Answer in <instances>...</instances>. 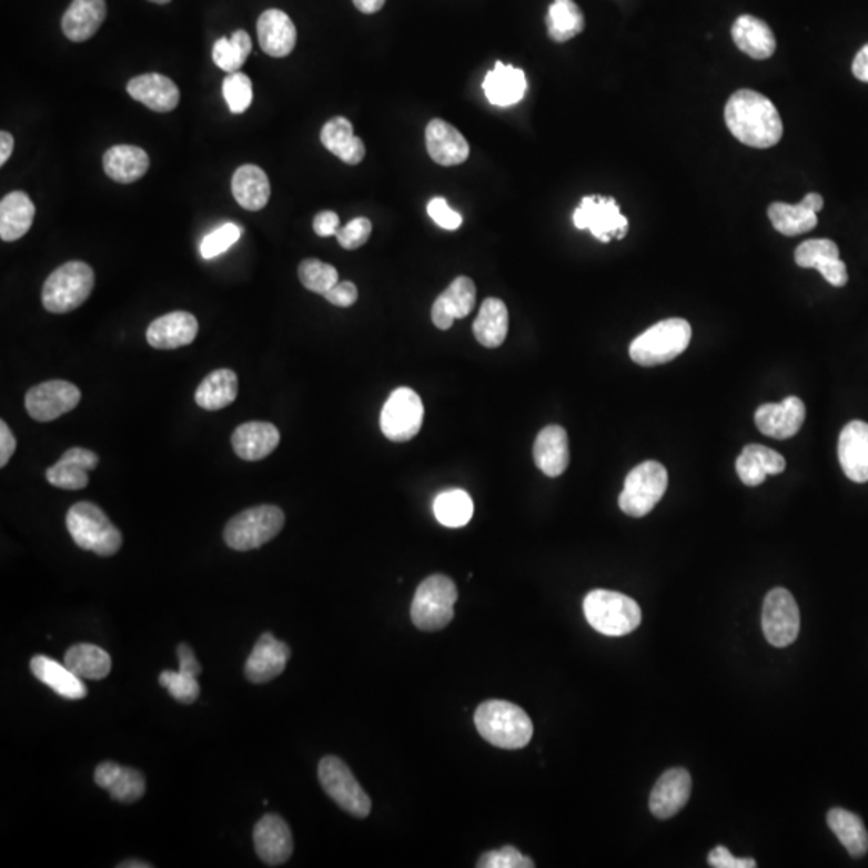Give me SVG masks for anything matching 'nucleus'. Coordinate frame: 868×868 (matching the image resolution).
Returning <instances> with one entry per match:
<instances>
[{
    "mask_svg": "<svg viewBox=\"0 0 868 868\" xmlns=\"http://www.w3.org/2000/svg\"><path fill=\"white\" fill-rule=\"evenodd\" d=\"M724 114L731 135L753 149H770L784 135L780 114L763 93L748 89L735 92Z\"/></svg>",
    "mask_w": 868,
    "mask_h": 868,
    "instance_id": "f257e3e1",
    "label": "nucleus"
},
{
    "mask_svg": "<svg viewBox=\"0 0 868 868\" xmlns=\"http://www.w3.org/2000/svg\"><path fill=\"white\" fill-rule=\"evenodd\" d=\"M475 726L487 744L502 749L525 748L534 734L533 720L525 709L502 699L481 703Z\"/></svg>",
    "mask_w": 868,
    "mask_h": 868,
    "instance_id": "f03ea898",
    "label": "nucleus"
},
{
    "mask_svg": "<svg viewBox=\"0 0 868 868\" xmlns=\"http://www.w3.org/2000/svg\"><path fill=\"white\" fill-rule=\"evenodd\" d=\"M583 606L587 623L604 636H627L642 623L640 606L620 592L592 591L584 598Z\"/></svg>",
    "mask_w": 868,
    "mask_h": 868,
    "instance_id": "7ed1b4c3",
    "label": "nucleus"
},
{
    "mask_svg": "<svg viewBox=\"0 0 868 868\" xmlns=\"http://www.w3.org/2000/svg\"><path fill=\"white\" fill-rule=\"evenodd\" d=\"M68 533L82 551L113 557L123 545V534L92 502H78L67 515Z\"/></svg>",
    "mask_w": 868,
    "mask_h": 868,
    "instance_id": "20e7f679",
    "label": "nucleus"
},
{
    "mask_svg": "<svg viewBox=\"0 0 868 868\" xmlns=\"http://www.w3.org/2000/svg\"><path fill=\"white\" fill-rule=\"evenodd\" d=\"M690 340L692 326L685 319H666L630 343V359L642 367L667 364L687 350Z\"/></svg>",
    "mask_w": 868,
    "mask_h": 868,
    "instance_id": "39448f33",
    "label": "nucleus"
},
{
    "mask_svg": "<svg viewBox=\"0 0 868 868\" xmlns=\"http://www.w3.org/2000/svg\"><path fill=\"white\" fill-rule=\"evenodd\" d=\"M457 600L458 591L454 581L444 574H433L415 591L411 606L412 623L425 633L444 629L454 619Z\"/></svg>",
    "mask_w": 868,
    "mask_h": 868,
    "instance_id": "423d86ee",
    "label": "nucleus"
},
{
    "mask_svg": "<svg viewBox=\"0 0 868 868\" xmlns=\"http://www.w3.org/2000/svg\"><path fill=\"white\" fill-rule=\"evenodd\" d=\"M95 274L89 264L70 261L49 275L42 289V304L52 314L78 310L91 296Z\"/></svg>",
    "mask_w": 868,
    "mask_h": 868,
    "instance_id": "0eeeda50",
    "label": "nucleus"
},
{
    "mask_svg": "<svg viewBox=\"0 0 868 868\" xmlns=\"http://www.w3.org/2000/svg\"><path fill=\"white\" fill-rule=\"evenodd\" d=\"M285 515L275 505H260L233 516L224 529V541L233 551L249 552L277 537Z\"/></svg>",
    "mask_w": 868,
    "mask_h": 868,
    "instance_id": "6e6552de",
    "label": "nucleus"
},
{
    "mask_svg": "<svg viewBox=\"0 0 868 868\" xmlns=\"http://www.w3.org/2000/svg\"><path fill=\"white\" fill-rule=\"evenodd\" d=\"M669 483L667 470L659 462L647 461L630 470L619 494V508L634 518L647 516L665 496Z\"/></svg>",
    "mask_w": 868,
    "mask_h": 868,
    "instance_id": "1a4fd4ad",
    "label": "nucleus"
},
{
    "mask_svg": "<svg viewBox=\"0 0 868 868\" xmlns=\"http://www.w3.org/2000/svg\"><path fill=\"white\" fill-rule=\"evenodd\" d=\"M319 780L326 795L347 814L357 819L371 816V796L362 790L344 760L336 756H325L319 764Z\"/></svg>",
    "mask_w": 868,
    "mask_h": 868,
    "instance_id": "9d476101",
    "label": "nucleus"
},
{
    "mask_svg": "<svg viewBox=\"0 0 868 868\" xmlns=\"http://www.w3.org/2000/svg\"><path fill=\"white\" fill-rule=\"evenodd\" d=\"M423 414L425 408L418 394L411 388H397L391 393L383 407L380 428L393 443H405L417 436Z\"/></svg>",
    "mask_w": 868,
    "mask_h": 868,
    "instance_id": "9b49d317",
    "label": "nucleus"
},
{
    "mask_svg": "<svg viewBox=\"0 0 868 868\" xmlns=\"http://www.w3.org/2000/svg\"><path fill=\"white\" fill-rule=\"evenodd\" d=\"M801 618L791 592L777 587L766 595L763 606V630L774 647L785 648L799 636Z\"/></svg>",
    "mask_w": 868,
    "mask_h": 868,
    "instance_id": "f8f14e48",
    "label": "nucleus"
},
{
    "mask_svg": "<svg viewBox=\"0 0 868 868\" xmlns=\"http://www.w3.org/2000/svg\"><path fill=\"white\" fill-rule=\"evenodd\" d=\"M573 222L579 231H591L604 243L613 236L623 240L629 231V221L620 214L616 200L598 195L584 196L581 206L574 211Z\"/></svg>",
    "mask_w": 868,
    "mask_h": 868,
    "instance_id": "ddd939ff",
    "label": "nucleus"
},
{
    "mask_svg": "<svg viewBox=\"0 0 868 868\" xmlns=\"http://www.w3.org/2000/svg\"><path fill=\"white\" fill-rule=\"evenodd\" d=\"M81 401V391L73 383L63 380H50L32 386L24 397L28 414L36 422H53L77 408Z\"/></svg>",
    "mask_w": 868,
    "mask_h": 868,
    "instance_id": "4468645a",
    "label": "nucleus"
},
{
    "mask_svg": "<svg viewBox=\"0 0 868 868\" xmlns=\"http://www.w3.org/2000/svg\"><path fill=\"white\" fill-rule=\"evenodd\" d=\"M258 857L269 867L289 862L293 854V837L289 824L275 814H268L253 831Z\"/></svg>",
    "mask_w": 868,
    "mask_h": 868,
    "instance_id": "2eb2a0df",
    "label": "nucleus"
},
{
    "mask_svg": "<svg viewBox=\"0 0 868 868\" xmlns=\"http://www.w3.org/2000/svg\"><path fill=\"white\" fill-rule=\"evenodd\" d=\"M806 420V405L799 397L790 396L778 404H763L755 414L759 432L774 440H788L801 430Z\"/></svg>",
    "mask_w": 868,
    "mask_h": 868,
    "instance_id": "dca6fc26",
    "label": "nucleus"
},
{
    "mask_svg": "<svg viewBox=\"0 0 868 868\" xmlns=\"http://www.w3.org/2000/svg\"><path fill=\"white\" fill-rule=\"evenodd\" d=\"M795 261L799 268L819 271L830 285L845 286L848 283V269L839 260L838 245L831 240H807L796 249Z\"/></svg>",
    "mask_w": 868,
    "mask_h": 868,
    "instance_id": "f3484780",
    "label": "nucleus"
},
{
    "mask_svg": "<svg viewBox=\"0 0 868 868\" xmlns=\"http://www.w3.org/2000/svg\"><path fill=\"white\" fill-rule=\"evenodd\" d=\"M290 656L292 650L285 642L279 640L272 634H263L246 659V679L253 684H268L277 679L285 670Z\"/></svg>",
    "mask_w": 868,
    "mask_h": 868,
    "instance_id": "a211bd4d",
    "label": "nucleus"
},
{
    "mask_svg": "<svg viewBox=\"0 0 868 868\" xmlns=\"http://www.w3.org/2000/svg\"><path fill=\"white\" fill-rule=\"evenodd\" d=\"M692 793V777L687 769L674 767L656 781L650 795V810L656 819H670L687 805Z\"/></svg>",
    "mask_w": 868,
    "mask_h": 868,
    "instance_id": "6ab92c4d",
    "label": "nucleus"
},
{
    "mask_svg": "<svg viewBox=\"0 0 868 868\" xmlns=\"http://www.w3.org/2000/svg\"><path fill=\"white\" fill-rule=\"evenodd\" d=\"M842 472L854 483H868V423L854 420L842 428L838 441Z\"/></svg>",
    "mask_w": 868,
    "mask_h": 868,
    "instance_id": "aec40b11",
    "label": "nucleus"
},
{
    "mask_svg": "<svg viewBox=\"0 0 868 868\" xmlns=\"http://www.w3.org/2000/svg\"><path fill=\"white\" fill-rule=\"evenodd\" d=\"M199 335V321L185 311L170 312L155 319L147 329V342L155 350L189 346Z\"/></svg>",
    "mask_w": 868,
    "mask_h": 868,
    "instance_id": "412c9836",
    "label": "nucleus"
},
{
    "mask_svg": "<svg viewBox=\"0 0 868 868\" xmlns=\"http://www.w3.org/2000/svg\"><path fill=\"white\" fill-rule=\"evenodd\" d=\"M822 195L807 193L799 204H770L769 219L777 232L787 236L803 235L816 229L817 213L822 211Z\"/></svg>",
    "mask_w": 868,
    "mask_h": 868,
    "instance_id": "4be33fe9",
    "label": "nucleus"
},
{
    "mask_svg": "<svg viewBox=\"0 0 868 868\" xmlns=\"http://www.w3.org/2000/svg\"><path fill=\"white\" fill-rule=\"evenodd\" d=\"M426 150L434 163L457 166L470 157V145L464 135L443 120H432L425 131Z\"/></svg>",
    "mask_w": 868,
    "mask_h": 868,
    "instance_id": "5701e85b",
    "label": "nucleus"
},
{
    "mask_svg": "<svg viewBox=\"0 0 868 868\" xmlns=\"http://www.w3.org/2000/svg\"><path fill=\"white\" fill-rule=\"evenodd\" d=\"M476 303V286L472 279L457 277L434 301L433 324L440 330H450L454 321L465 319Z\"/></svg>",
    "mask_w": 868,
    "mask_h": 868,
    "instance_id": "b1692460",
    "label": "nucleus"
},
{
    "mask_svg": "<svg viewBox=\"0 0 868 868\" xmlns=\"http://www.w3.org/2000/svg\"><path fill=\"white\" fill-rule=\"evenodd\" d=\"M128 93L157 113H170L178 109L181 92L172 79L160 73L140 74L128 82Z\"/></svg>",
    "mask_w": 868,
    "mask_h": 868,
    "instance_id": "393cba45",
    "label": "nucleus"
},
{
    "mask_svg": "<svg viewBox=\"0 0 868 868\" xmlns=\"http://www.w3.org/2000/svg\"><path fill=\"white\" fill-rule=\"evenodd\" d=\"M256 30L261 49L269 57L283 59L295 49L297 39L295 23L282 10H265L258 20Z\"/></svg>",
    "mask_w": 868,
    "mask_h": 868,
    "instance_id": "a878e982",
    "label": "nucleus"
},
{
    "mask_svg": "<svg viewBox=\"0 0 868 868\" xmlns=\"http://www.w3.org/2000/svg\"><path fill=\"white\" fill-rule=\"evenodd\" d=\"M93 780L100 788L110 793L114 801L131 805L145 795V777L132 767L120 764L102 763L93 774Z\"/></svg>",
    "mask_w": 868,
    "mask_h": 868,
    "instance_id": "bb28decb",
    "label": "nucleus"
},
{
    "mask_svg": "<svg viewBox=\"0 0 868 868\" xmlns=\"http://www.w3.org/2000/svg\"><path fill=\"white\" fill-rule=\"evenodd\" d=\"M280 433L269 422H246L232 434V446L242 461L258 462L277 450Z\"/></svg>",
    "mask_w": 868,
    "mask_h": 868,
    "instance_id": "cd10ccee",
    "label": "nucleus"
},
{
    "mask_svg": "<svg viewBox=\"0 0 868 868\" xmlns=\"http://www.w3.org/2000/svg\"><path fill=\"white\" fill-rule=\"evenodd\" d=\"M534 462L545 476L557 478L569 465L568 433L563 426H545L534 443Z\"/></svg>",
    "mask_w": 868,
    "mask_h": 868,
    "instance_id": "c85d7f7f",
    "label": "nucleus"
},
{
    "mask_svg": "<svg viewBox=\"0 0 868 868\" xmlns=\"http://www.w3.org/2000/svg\"><path fill=\"white\" fill-rule=\"evenodd\" d=\"M731 38L741 52L755 60L770 59L777 49L776 36L769 24L751 16L737 18L731 27Z\"/></svg>",
    "mask_w": 868,
    "mask_h": 868,
    "instance_id": "c756f323",
    "label": "nucleus"
},
{
    "mask_svg": "<svg viewBox=\"0 0 868 868\" xmlns=\"http://www.w3.org/2000/svg\"><path fill=\"white\" fill-rule=\"evenodd\" d=\"M483 89L493 105H515V103L522 102L526 93L525 71L512 67V64L496 62L494 70L484 78Z\"/></svg>",
    "mask_w": 868,
    "mask_h": 868,
    "instance_id": "7c9ffc66",
    "label": "nucleus"
},
{
    "mask_svg": "<svg viewBox=\"0 0 868 868\" xmlns=\"http://www.w3.org/2000/svg\"><path fill=\"white\" fill-rule=\"evenodd\" d=\"M738 478L746 486H759L769 475H780L787 468V462L777 451L760 444H749L737 458Z\"/></svg>",
    "mask_w": 868,
    "mask_h": 868,
    "instance_id": "2f4dec72",
    "label": "nucleus"
},
{
    "mask_svg": "<svg viewBox=\"0 0 868 868\" xmlns=\"http://www.w3.org/2000/svg\"><path fill=\"white\" fill-rule=\"evenodd\" d=\"M31 673L42 684L52 688L59 697L67 699H82L88 697V687L73 670L67 665H60L55 659L46 655H36L31 659Z\"/></svg>",
    "mask_w": 868,
    "mask_h": 868,
    "instance_id": "473e14b6",
    "label": "nucleus"
},
{
    "mask_svg": "<svg viewBox=\"0 0 868 868\" xmlns=\"http://www.w3.org/2000/svg\"><path fill=\"white\" fill-rule=\"evenodd\" d=\"M105 18V0H73L62 18L63 34L73 42L88 41L100 30Z\"/></svg>",
    "mask_w": 868,
    "mask_h": 868,
    "instance_id": "72a5a7b5",
    "label": "nucleus"
},
{
    "mask_svg": "<svg viewBox=\"0 0 868 868\" xmlns=\"http://www.w3.org/2000/svg\"><path fill=\"white\" fill-rule=\"evenodd\" d=\"M150 158L134 145H114L103 155V170L120 184H132L149 172Z\"/></svg>",
    "mask_w": 868,
    "mask_h": 868,
    "instance_id": "f704fd0d",
    "label": "nucleus"
},
{
    "mask_svg": "<svg viewBox=\"0 0 868 868\" xmlns=\"http://www.w3.org/2000/svg\"><path fill=\"white\" fill-rule=\"evenodd\" d=\"M322 145L343 163L356 166L365 157V145L354 135L353 124L343 117L332 118L321 131Z\"/></svg>",
    "mask_w": 868,
    "mask_h": 868,
    "instance_id": "c9c22d12",
    "label": "nucleus"
},
{
    "mask_svg": "<svg viewBox=\"0 0 868 868\" xmlns=\"http://www.w3.org/2000/svg\"><path fill=\"white\" fill-rule=\"evenodd\" d=\"M36 206L30 196L20 190L3 196L0 202V239L16 242L30 232Z\"/></svg>",
    "mask_w": 868,
    "mask_h": 868,
    "instance_id": "e433bc0d",
    "label": "nucleus"
},
{
    "mask_svg": "<svg viewBox=\"0 0 868 868\" xmlns=\"http://www.w3.org/2000/svg\"><path fill=\"white\" fill-rule=\"evenodd\" d=\"M233 199L249 211H261L271 199L268 174L256 164H243L232 178Z\"/></svg>",
    "mask_w": 868,
    "mask_h": 868,
    "instance_id": "4c0bfd02",
    "label": "nucleus"
},
{
    "mask_svg": "<svg viewBox=\"0 0 868 868\" xmlns=\"http://www.w3.org/2000/svg\"><path fill=\"white\" fill-rule=\"evenodd\" d=\"M239 396V379L231 369L211 372L196 388L195 401L204 411H221Z\"/></svg>",
    "mask_w": 868,
    "mask_h": 868,
    "instance_id": "58836bf2",
    "label": "nucleus"
},
{
    "mask_svg": "<svg viewBox=\"0 0 868 868\" xmlns=\"http://www.w3.org/2000/svg\"><path fill=\"white\" fill-rule=\"evenodd\" d=\"M473 333L484 347H498L505 342L508 333V311L504 301L497 297L484 300L473 324Z\"/></svg>",
    "mask_w": 868,
    "mask_h": 868,
    "instance_id": "ea45409f",
    "label": "nucleus"
},
{
    "mask_svg": "<svg viewBox=\"0 0 868 868\" xmlns=\"http://www.w3.org/2000/svg\"><path fill=\"white\" fill-rule=\"evenodd\" d=\"M827 824L835 837L848 849L852 857L866 856L868 851V831L862 819L857 814L835 807L828 813Z\"/></svg>",
    "mask_w": 868,
    "mask_h": 868,
    "instance_id": "a19ab883",
    "label": "nucleus"
},
{
    "mask_svg": "<svg viewBox=\"0 0 868 868\" xmlns=\"http://www.w3.org/2000/svg\"><path fill=\"white\" fill-rule=\"evenodd\" d=\"M64 665L81 679L102 680L111 673L109 653L92 644L73 645L64 655Z\"/></svg>",
    "mask_w": 868,
    "mask_h": 868,
    "instance_id": "79ce46f5",
    "label": "nucleus"
},
{
    "mask_svg": "<svg viewBox=\"0 0 868 868\" xmlns=\"http://www.w3.org/2000/svg\"><path fill=\"white\" fill-rule=\"evenodd\" d=\"M548 38L566 42L576 38L586 28V18L574 0H554L547 13Z\"/></svg>",
    "mask_w": 868,
    "mask_h": 868,
    "instance_id": "37998d69",
    "label": "nucleus"
},
{
    "mask_svg": "<svg viewBox=\"0 0 868 868\" xmlns=\"http://www.w3.org/2000/svg\"><path fill=\"white\" fill-rule=\"evenodd\" d=\"M472 497L462 489H451L434 498L433 512L437 522L446 527H464L473 518Z\"/></svg>",
    "mask_w": 868,
    "mask_h": 868,
    "instance_id": "c03bdc74",
    "label": "nucleus"
},
{
    "mask_svg": "<svg viewBox=\"0 0 868 868\" xmlns=\"http://www.w3.org/2000/svg\"><path fill=\"white\" fill-rule=\"evenodd\" d=\"M253 44L249 32L239 30L231 38H221L213 46V62L228 73H235L245 64Z\"/></svg>",
    "mask_w": 868,
    "mask_h": 868,
    "instance_id": "a18cd8bd",
    "label": "nucleus"
},
{
    "mask_svg": "<svg viewBox=\"0 0 868 868\" xmlns=\"http://www.w3.org/2000/svg\"><path fill=\"white\" fill-rule=\"evenodd\" d=\"M297 275L304 289L322 296L340 282L339 271L332 264L319 260H304L297 269Z\"/></svg>",
    "mask_w": 868,
    "mask_h": 868,
    "instance_id": "49530a36",
    "label": "nucleus"
},
{
    "mask_svg": "<svg viewBox=\"0 0 868 868\" xmlns=\"http://www.w3.org/2000/svg\"><path fill=\"white\" fill-rule=\"evenodd\" d=\"M222 93L233 114L245 113L253 103V82L245 73H229L222 82Z\"/></svg>",
    "mask_w": 868,
    "mask_h": 868,
    "instance_id": "de8ad7c7",
    "label": "nucleus"
},
{
    "mask_svg": "<svg viewBox=\"0 0 868 868\" xmlns=\"http://www.w3.org/2000/svg\"><path fill=\"white\" fill-rule=\"evenodd\" d=\"M46 478L52 486L67 491L84 489L89 484L88 470L64 458H60L55 465L47 470Z\"/></svg>",
    "mask_w": 868,
    "mask_h": 868,
    "instance_id": "09e8293b",
    "label": "nucleus"
},
{
    "mask_svg": "<svg viewBox=\"0 0 868 868\" xmlns=\"http://www.w3.org/2000/svg\"><path fill=\"white\" fill-rule=\"evenodd\" d=\"M160 684L168 688L172 698L178 699L182 705H192L200 697V684L196 677L186 676V674L174 673V670H163L160 676Z\"/></svg>",
    "mask_w": 868,
    "mask_h": 868,
    "instance_id": "8fccbe9b",
    "label": "nucleus"
},
{
    "mask_svg": "<svg viewBox=\"0 0 868 868\" xmlns=\"http://www.w3.org/2000/svg\"><path fill=\"white\" fill-rule=\"evenodd\" d=\"M240 235H242V229L232 222L221 225L216 231L208 233L204 236L202 245H200V253L204 260H213L219 254L225 253L233 243L239 242Z\"/></svg>",
    "mask_w": 868,
    "mask_h": 868,
    "instance_id": "3c124183",
    "label": "nucleus"
},
{
    "mask_svg": "<svg viewBox=\"0 0 868 868\" xmlns=\"http://www.w3.org/2000/svg\"><path fill=\"white\" fill-rule=\"evenodd\" d=\"M534 866L536 864L531 857L519 852L513 846H504V848L484 852L476 864L478 868H533Z\"/></svg>",
    "mask_w": 868,
    "mask_h": 868,
    "instance_id": "603ef678",
    "label": "nucleus"
},
{
    "mask_svg": "<svg viewBox=\"0 0 868 868\" xmlns=\"http://www.w3.org/2000/svg\"><path fill=\"white\" fill-rule=\"evenodd\" d=\"M372 222L367 218H356L336 232V240L344 250H357L371 239Z\"/></svg>",
    "mask_w": 868,
    "mask_h": 868,
    "instance_id": "864d4df0",
    "label": "nucleus"
},
{
    "mask_svg": "<svg viewBox=\"0 0 868 868\" xmlns=\"http://www.w3.org/2000/svg\"><path fill=\"white\" fill-rule=\"evenodd\" d=\"M428 214L441 229H446V231H457L462 225L461 214L452 210L446 200L441 196L428 203Z\"/></svg>",
    "mask_w": 868,
    "mask_h": 868,
    "instance_id": "5fc2aeb1",
    "label": "nucleus"
},
{
    "mask_svg": "<svg viewBox=\"0 0 868 868\" xmlns=\"http://www.w3.org/2000/svg\"><path fill=\"white\" fill-rule=\"evenodd\" d=\"M708 862L714 868H755L758 866L755 859H738L724 846H717L709 852Z\"/></svg>",
    "mask_w": 868,
    "mask_h": 868,
    "instance_id": "6e6d98bb",
    "label": "nucleus"
},
{
    "mask_svg": "<svg viewBox=\"0 0 868 868\" xmlns=\"http://www.w3.org/2000/svg\"><path fill=\"white\" fill-rule=\"evenodd\" d=\"M324 297L333 306L350 307L357 301V286L353 282H339L325 293Z\"/></svg>",
    "mask_w": 868,
    "mask_h": 868,
    "instance_id": "4d7b16f0",
    "label": "nucleus"
},
{
    "mask_svg": "<svg viewBox=\"0 0 868 868\" xmlns=\"http://www.w3.org/2000/svg\"><path fill=\"white\" fill-rule=\"evenodd\" d=\"M62 458H64V461L73 462V464L88 470V472H92V470H95L97 465H99V455H97L95 452L84 450V447H71V450L64 452Z\"/></svg>",
    "mask_w": 868,
    "mask_h": 868,
    "instance_id": "13d9d810",
    "label": "nucleus"
},
{
    "mask_svg": "<svg viewBox=\"0 0 868 868\" xmlns=\"http://www.w3.org/2000/svg\"><path fill=\"white\" fill-rule=\"evenodd\" d=\"M340 231V218L335 211H322L314 218V232L319 236L336 235Z\"/></svg>",
    "mask_w": 868,
    "mask_h": 868,
    "instance_id": "bf43d9fd",
    "label": "nucleus"
},
{
    "mask_svg": "<svg viewBox=\"0 0 868 868\" xmlns=\"http://www.w3.org/2000/svg\"><path fill=\"white\" fill-rule=\"evenodd\" d=\"M179 670L186 676L199 677L202 674V665L196 662L195 653L186 644L179 645Z\"/></svg>",
    "mask_w": 868,
    "mask_h": 868,
    "instance_id": "052dcab7",
    "label": "nucleus"
},
{
    "mask_svg": "<svg viewBox=\"0 0 868 868\" xmlns=\"http://www.w3.org/2000/svg\"><path fill=\"white\" fill-rule=\"evenodd\" d=\"M17 451V440L6 422H0V466L9 464Z\"/></svg>",
    "mask_w": 868,
    "mask_h": 868,
    "instance_id": "680f3d73",
    "label": "nucleus"
},
{
    "mask_svg": "<svg viewBox=\"0 0 868 868\" xmlns=\"http://www.w3.org/2000/svg\"><path fill=\"white\" fill-rule=\"evenodd\" d=\"M852 73L859 81L868 82V44L857 52L852 62Z\"/></svg>",
    "mask_w": 868,
    "mask_h": 868,
    "instance_id": "e2e57ef3",
    "label": "nucleus"
},
{
    "mask_svg": "<svg viewBox=\"0 0 868 868\" xmlns=\"http://www.w3.org/2000/svg\"><path fill=\"white\" fill-rule=\"evenodd\" d=\"M13 147H16V140L12 134L6 131L0 132V166H3L12 157Z\"/></svg>",
    "mask_w": 868,
    "mask_h": 868,
    "instance_id": "0e129e2a",
    "label": "nucleus"
},
{
    "mask_svg": "<svg viewBox=\"0 0 868 868\" xmlns=\"http://www.w3.org/2000/svg\"><path fill=\"white\" fill-rule=\"evenodd\" d=\"M353 3L359 12L372 16V13L380 12L385 7L386 0H353Z\"/></svg>",
    "mask_w": 868,
    "mask_h": 868,
    "instance_id": "69168bd1",
    "label": "nucleus"
},
{
    "mask_svg": "<svg viewBox=\"0 0 868 868\" xmlns=\"http://www.w3.org/2000/svg\"><path fill=\"white\" fill-rule=\"evenodd\" d=\"M120 868H152V864L142 862V860H125V862L118 866Z\"/></svg>",
    "mask_w": 868,
    "mask_h": 868,
    "instance_id": "338daca9",
    "label": "nucleus"
},
{
    "mask_svg": "<svg viewBox=\"0 0 868 868\" xmlns=\"http://www.w3.org/2000/svg\"><path fill=\"white\" fill-rule=\"evenodd\" d=\"M150 2L157 3V6H166L171 0H150Z\"/></svg>",
    "mask_w": 868,
    "mask_h": 868,
    "instance_id": "774afa93",
    "label": "nucleus"
}]
</instances>
